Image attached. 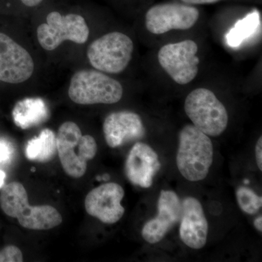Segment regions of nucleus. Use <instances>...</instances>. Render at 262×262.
Returning <instances> with one entry per match:
<instances>
[{
    "label": "nucleus",
    "instance_id": "nucleus-1",
    "mask_svg": "<svg viewBox=\"0 0 262 262\" xmlns=\"http://www.w3.org/2000/svg\"><path fill=\"white\" fill-rule=\"evenodd\" d=\"M0 207L5 214L18 220L20 226L33 230H48L60 225L62 216L54 207L29 206L23 184L12 182L0 194Z\"/></svg>",
    "mask_w": 262,
    "mask_h": 262
},
{
    "label": "nucleus",
    "instance_id": "nucleus-2",
    "mask_svg": "<svg viewBox=\"0 0 262 262\" xmlns=\"http://www.w3.org/2000/svg\"><path fill=\"white\" fill-rule=\"evenodd\" d=\"M177 164L182 177L195 182L206 179L213 160V146L209 136L193 125L182 129L179 136Z\"/></svg>",
    "mask_w": 262,
    "mask_h": 262
},
{
    "label": "nucleus",
    "instance_id": "nucleus-3",
    "mask_svg": "<svg viewBox=\"0 0 262 262\" xmlns=\"http://www.w3.org/2000/svg\"><path fill=\"white\" fill-rule=\"evenodd\" d=\"M56 146L65 173L75 179L83 177L88 161L94 159L98 150L94 138L82 136L80 127L73 122H66L59 127Z\"/></svg>",
    "mask_w": 262,
    "mask_h": 262
},
{
    "label": "nucleus",
    "instance_id": "nucleus-4",
    "mask_svg": "<svg viewBox=\"0 0 262 262\" xmlns=\"http://www.w3.org/2000/svg\"><path fill=\"white\" fill-rule=\"evenodd\" d=\"M122 95L123 88L118 81L96 70L76 72L69 88L70 99L78 104H113Z\"/></svg>",
    "mask_w": 262,
    "mask_h": 262
},
{
    "label": "nucleus",
    "instance_id": "nucleus-5",
    "mask_svg": "<svg viewBox=\"0 0 262 262\" xmlns=\"http://www.w3.org/2000/svg\"><path fill=\"white\" fill-rule=\"evenodd\" d=\"M184 110L193 125L207 136H220L228 125L229 115L225 105L211 90L200 88L189 93Z\"/></svg>",
    "mask_w": 262,
    "mask_h": 262
},
{
    "label": "nucleus",
    "instance_id": "nucleus-6",
    "mask_svg": "<svg viewBox=\"0 0 262 262\" xmlns=\"http://www.w3.org/2000/svg\"><path fill=\"white\" fill-rule=\"evenodd\" d=\"M134 48L132 39L126 34L110 32L91 43L88 58L91 64L100 72L121 73L131 61Z\"/></svg>",
    "mask_w": 262,
    "mask_h": 262
},
{
    "label": "nucleus",
    "instance_id": "nucleus-7",
    "mask_svg": "<svg viewBox=\"0 0 262 262\" xmlns=\"http://www.w3.org/2000/svg\"><path fill=\"white\" fill-rule=\"evenodd\" d=\"M37 39L46 51L56 49L63 41L84 44L89 37V28L83 17L80 15H62L51 12L47 16V23L37 28Z\"/></svg>",
    "mask_w": 262,
    "mask_h": 262
},
{
    "label": "nucleus",
    "instance_id": "nucleus-8",
    "mask_svg": "<svg viewBox=\"0 0 262 262\" xmlns=\"http://www.w3.org/2000/svg\"><path fill=\"white\" fill-rule=\"evenodd\" d=\"M198 46L191 39L165 45L159 50L160 67L179 84H187L194 80L199 71Z\"/></svg>",
    "mask_w": 262,
    "mask_h": 262
},
{
    "label": "nucleus",
    "instance_id": "nucleus-9",
    "mask_svg": "<svg viewBox=\"0 0 262 262\" xmlns=\"http://www.w3.org/2000/svg\"><path fill=\"white\" fill-rule=\"evenodd\" d=\"M200 12L192 5L168 3L154 5L146 12V29L154 34L172 30H187L198 22Z\"/></svg>",
    "mask_w": 262,
    "mask_h": 262
},
{
    "label": "nucleus",
    "instance_id": "nucleus-10",
    "mask_svg": "<svg viewBox=\"0 0 262 262\" xmlns=\"http://www.w3.org/2000/svg\"><path fill=\"white\" fill-rule=\"evenodd\" d=\"M125 196L123 188L117 183H107L94 188L86 196V211L104 224L117 223L121 220L125 208L121 205Z\"/></svg>",
    "mask_w": 262,
    "mask_h": 262
},
{
    "label": "nucleus",
    "instance_id": "nucleus-11",
    "mask_svg": "<svg viewBox=\"0 0 262 262\" xmlns=\"http://www.w3.org/2000/svg\"><path fill=\"white\" fill-rule=\"evenodd\" d=\"M34 69L28 51L0 33V80L12 84L25 82L32 77Z\"/></svg>",
    "mask_w": 262,
    "mask_h": 262
},
{
    "label": "nucleus",
    "instance_id": "nucleus-12",
    "mask_svg": "<svg viewBox=\"0 0 262 262\" xmlns=\"http://www.w3.org/2000/svg\"><path fill=\"white\" fill-rule=\"evenodd\" d=\"M182 209V202L177 193L162 190L158 199V215L143 227V238L151 244L160 242L180 221Z\"/></svg>",
    "mask_w": 262,
    "mask_h": 262
},
{
    "label": "nucleus",
    "instance_id": "nucleus-13",
    "mask_svg": "<svg viewBox=\"0 0 262 262\" xmlns=\"http://www.w3.org/2000/svg\"><path fill=\"white\" fill-rule=\"evenodd\" d=\"M103 130L106 144L112 148L140 140L146 134L141 117L130 111L110 114L103 122Z\"/></svg>",
    "mask_w": 262,
    "mask_h": 262
},
{
    "label": "nucleus",
    "instance_id": "nucleus-14",
    "mask_svg": "<svg viewBox=\"0 0 262 262\" xmlns=\"http://www.w3.org/2000/svg\"><path fill=\"white\" fill-rule=\"evenodd\" d=\"M161 168L159 157L151 146L137 142L129 151L125 162V174L134 185L149 188Z\"/></svg>",
    "mask_w": 262,
    "mask_h": 262
},
{
    "label": "nucleus",
    "instance_id": "nucleus-15",
    "mask_svg": "<svg viewBox=\"0 0 262 262\" xmlns=\"http://www.w3.org/2000/svg\"><path fill=\"white\" fill-rule=\"evenodd\" d=\"M179 234L184 243L192 249L206 246L208 224L201 203L196 198L187 196L182 202Z\"/></svg>",
    "mask_w": 262,
    "mask_h": 262
},
{
    "label": "nucleus",
    "instance_id": "nucleus-16",
    "mask_svg": "<svg viewBox=\"0 0 262 262\" xmlns=\"http://www.w3.org/2000/svg\"><path fill=\"white\" fill-rule=\"evenodd\" d=\"M13 117L17 126L28 129L46 122L49 117V110L42 98H27L15 104Z\"/></svg>",
    "mask_w": 262,
    "mask_h": 262
},
{
    "label": "nucleus",
    "instance_id": "nucleus-17",
    "mask_svg": "<svg viewBox=\"0 0 262 262\" xmlns=\"http://www.w3.org/2000/svg\"><path fill=\"white\" fill-rule=\"evenodd\" d=\"M57 151L56 136L51 129H44L37 137L33 138L26 146L27 159L46 163L54 157Z\"/></svg>",
    "mask_w": 262,
    "mask_h": 262
},
{
    "label": "nucleus",
    "instance_id": "nucleus-18",
    "mask_svg": "<svg viewBox=\"0 0 262 262\" xmlns=\"http://www.w3.org/2000/svg\"><path fill=\"white\" fill-rule=\"evenodd\" d=\"M260 23L259 13L253 11L235 24L226 35V40L230 47L237 48L245 39L256 32Z\"/></svg>",
    "mask_w": 262,
    "mask_h": 262
},
{
    "label": "nucleus",
    "instance_id": "nucleus-19",
    "mask_svg": "<svg viewBox=\"0 0 262 262\" xmlns=\"http://www.w3.org/2000/svg\"><path fill=\"white\" fill-rule=\"evenodd\" d=\"M236 198L241 209L248 214H255L261 208V196L250 188L239 187L236 191Z\"/></svg>",
    "mask_w": 262,
    "mask_h": 262
},
{
    "label": "nucleus",
    "instance_id": "nucleus-20",
    "mask_svg": "<svg viewBox=\"0 0 262 262\" xmlns=\"http://www.w3.org/2000/svg\"><path fill=\"white\" fill-rule=\"evenodd\" d=\"M23 253L18 247L8 246L0 251V262H22Z\"/></svg>",
    "mask_w": 262,
    "mask_h": 262
},
{
    "label": "nucleus",
    "instance_id": "nucleus-21",
    "mask_svg": "<svg viewBox=\"0 0 262 262\" xmlns=\"http://www.w3.org/2000/svg\"><path fill=\"white\" fill-rule=\"evenodd\" d=\"M14 149L11 143L0 139V164L9 163L13 158Z\"/></svg>",
    "mask_w": 262,
    "mask_h": 262
},
{
    "label": "nucleus",
    "instance_id": "nucleus-22",
    "mask_svg": "<svg viewBox=\"0 0 262 262\" xmlns=\"http://www.w3.org/2000/svg\"><path fill=\"white\" fill-rule=\"evenodd\" d=\"M255 152H256V163H257L258 168L259 170H262V137L260 136L258 138L257 142L256 144V149H255Z\"/></svg>",
    "mask_w": 262,
    "mask_h": 262
},
{
    "label": "nucleus",
    "instance_id": "nucleus-23",
    "mask_svg": "<svg viewBox=\"0 0 262 262\" xmlns=\"http://www.w3.org/2000/svg\"><path fill=\"white\" fill-rule=\"evenodd\" d=\"M183 3H186L188 5H209L214 4V3H218L221 0H181Z\"/></svg>",
    "mask_w": 262,
    "mask_h": 262
},
{
    "label": "nucleus",
    "instance_id": "nucleus-24",
    "mask_svg": "<svg viewBox=\"0 0 262 262\" xmlns=\"http://www.w3.org/2000/svg\"><path fill=\"white\" fill-rule=\"evenodd\" d=\"M43 0H21L24 5L28 7H34L40 4Z\"/></svg>",
    "mask_w": 262,
    "mask_h": 262
},
{
    "label": "nucleus",
    "instance_id": "nucleus-25",
    "mask_svg": "<svg viewBox=\"0 0 262 262\" xmlns=\"http://www.w3.org/2000/svg\"><path fill=\"white\" fill-rule=\"evenodd\" d=\"M253 225H254L255 228L257 229L258 231H259L260 232H262V216L260 215L259 217L256 218L254 222H253Z\"/></svg>",
    "mask_w": 262,
    "mask_h": 262
},
{
    "label": "nucleus",
    "instance_id": "nucleus-26",
    "mask_svg": "<svg viewBox=\"0 0 262 262\" xmlns=\"http://www.w3.org/2000/svg\"><path fill=\"white\" fill-rule=\"evenodd\" d=\"M5 177H6V174L4 171L0 170V188L3 187L4 185Z\"/></svg>",
    "mask_w": 262,
    "mask_h": 262
}]
</instances>
